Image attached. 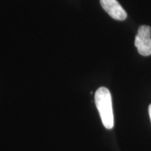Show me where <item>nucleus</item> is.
I'll return each mask as SVG.
<instances>
[{
	"mask_svg": "<svg viewBox=\"0 0 151 151\" xmlns=\"http://www.w3.org/2000/svg\"><path fill=\"white\" fill-rule=\"evenodd\" d=\"M94 101L104 126L108 129H112L114 126V116L110 91L104 87L98 88L94 94Z\"/></svg>",
	"mask_w": 151,
	"mask_h": 151,
	"instance_id": "1",
	"label": "nucleus"
},
{
	"mask_svg": "<svg viewBox=\"0 0 151 151\" xmlns=\"http://www.w3.org/2000/svg\"><path fill=\"white\" fill-rule=\"evenodd\" d=\"M135 46L139 53L143 56L151 55V27L148 25H141L138 29L135 37Z\"/></svg>",
	"mask_w": 151,
	"mask_h": 151,
	"instance_id": "2",
	"label": "nucleus"
},
{
	"mask_svg": "<svg viewBox=\"0 0 151 151\" xmlns=\"http://www.w3.org/2000/svg\"><path fill=\"white\" fill-rule=\"evenodd\" d=\"M148 112H149V116H150V120H151V104L149 106Z\"/></svg>",
	"mask_w": 151,
	"mask_h": 151,
	"instance_id": "4",
	"label": "nucleus"
},
{
	"mask_svg": "<svg viewBox=\"0 0 151 151\" xmlns=\"http://www.w3.org/2000/svg\"><path fill=\"white\" fill-rule=\"evenodd\" d=\"M102 8L111 18L117 20L127 18V13L117 0H100Z\"/></svg>",
	"mask_w": 151,
	"mask_h": 151,
	"instance_id": "3",
	"label": "nucleus"
}]
</instances>
